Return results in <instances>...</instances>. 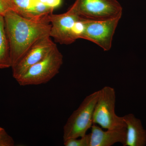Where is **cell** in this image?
Returning a JSON list of instances; mask_svg holds the SVG:
<instances>
[{
    "mask_svg": "<svg viewBox=\"0 0 146 146\" xmlns=\"http://www.w3.org/2000/svg\"><path fill=\"white\" fill-rule=\"evenodd\" d=\"M49 15L28 19L11 10L6 13L4 18L10 46L11 68L35 42L46 36H50L51 25Z\"/></svg>",
    "mask_w": 146,
    "mask_h": 146,
    "instance_id": "6da1fadb",
    "label": "cell"
},
{
    "mask_svg": "<svg viewBox=\"0 0 146 146\" xmlns=\"http://www.w3.org/2000/svg\"><path fill=\"white\" fill-rule=\"evenodd\" d=\"M63 63V55L56 45L44 58L31 67L16 81L23 86L47 83L59 73Z\"/></svg>",
    "mask_w": 146,
    "mask_h": 146,
    "instance_id": "7a4b0ae2",
    "label": "cell"
},
{
    "mask_svg": "<svg viewBox=\"0 0 146 146\" xmlns=\"http://www.w3.org/2000/svg\"><path fill=\"white\" fill-rule=\"evenodd\" d=\"M99 95V90L87 96L68 118L63 127V141L86 135L93 124V114Z\"/></svg>",
    "mask_w": 146,
    "mask_h": 146,
    "instance_id": "3957f363",
    "label": "cell"
},
{
    "mask_svg": "<svg viewBox=\"0 0 146 146\" xmlns=\"http://www.w3.org/2000/svg\"><path fill=\"white\" fill-rule=\"evenodd\" d=\"M115 102L116 94L114 88L106 86L99 90L93 114V124L99 125L107 129L126 127L122 117L115 113Z\"/></svg>",
    "mask_w": 146,
    "mask_h": 146,
    "instance_id": "277c9868",
    "label": "cell"
},
{
    "mask_svg": "<svg viewBox=\"0 0 146 146\" xmlns=\"http://www.w3.org/2000/svg\"><path fill=\"white\" fill-rule=\"evenodd\" d=\"M122 15L102 19H84V29L80 39L88 40L105 51L111 49L112 39Z\"/></svg>",
    "mask_w": 146,
    "mask_h": 146,
    "instance_id": "5b68a950",
    "label": "cell"
},
{
    "mask_svg": "<svg viewBox=\"0 0 146 146\" xmlns=\"http://www.w3.org/2000/svg\"><path fill=\"white\" fill-rule=\"evenodd\" d=\"M69 10L81 18L102 20L122 15L123 8L117 0H76Z\"/></svg>",
    "mask_w": 146,
    "mask_h": 146,
    "instance_id": "8992f818",
    "label": "cell"
},
{
    "mask_svg": "<svg viewBox=\"0 0 146 146\" xmlns=\"http://www.w3.org/2000/svg\"><path fill=\"white\" fill-rule=\"evenodd\" d=\"M81 18L69 9L62 14L50 13L49 15L51 25L50 37L60 44H72L77 40L74 33L75 25Z\"/></svg>",
    "mask_w": 146,
    "mask_h": 146,
    "instance_id": "52a82bcc",
    "label": "cell"
},
{
    "mask_svg": "<svg viewBox=\"0 0 146 146\" xmlns=\"http://www.w3.org/2000/svg\"><path fill=\"white\" fill-rule=\"evenodd\" d=\"M56 46L50 36L39 39L11 67L13 77L16 80L20 78L31 67L44 58Z\"/></svg>",
    "mask_w": 146,
    "mask_h": 146,
    "instance_id": "ba28073f",
    "label": "cell"
},
{
    "mask_svg": "<svg viewBox=\"0 0 146 146\" xmlns=\"http://www.w3.org/2000/svg\"><path fill=\"white\" fill-rule=\"evenodd\" d=\"M90 146H111L116 143L123 145L126 138V128L104 131L99 127H91Z\"/></svg>",
    "mask_w": 146,
    "mask_h": 146,
    "instance_id": "9c48e42d",
    "label": "cell"
},
{
    "mask_svg": "<svg viewBox=\"0 0 146 146\" xmlns=\"http://www.w3.org/2000/svg\"><path fill=\"white\" fill-rule=\"evenodd\" d=\"M126 128V138L123 146H145L146 145V130L141 120L132 114L122 117Z\"/></svg>",
    "mask_w": 146,
    "mask_h": 146,
    "instance_id": "30bf717a",
    "label": "cell"
},
{
    "mask_svg": "<svg viewBox=\"0 0 146 146\" xmlns=\"http://www.w3.org/2000/svg\"><path fill=\"white\" fill-rule=\"evenodd\" d=\"M11 67L10 46L6 32L4 18L0 15V69Z\"/></svg>",
    "mask_w": 146,
    "mask_h": 146,
    "instance_id": "8fae6325",
    "label": "cell"
},
{
    "mask_svg": "<svg viewBox=\"0 0 146 146\" xmlns=\"http://www.w3.org/2000/svg\"><path fill=\"white\" fill-rule=\"evenodd\" d=\"M6 1L10 10L25 18L28 19L35 18L32 13V7L35 2L32 0H6Z\"/></svg>",
    "mask_w": 146,
    "mask_h": 146,
    "instance_id": "7c38bea8",
    "label": "cell"
},
{
    "mask_svg": "<svg viewBox=\"0 0 146 146\" xmlns=\"http://www.w3.org/2000/svg\"><path fill=\"white\" fill-rule=\"evenodd\" d=\"M54 9L39 1H36L32 7V13L34 18H39L53 13Z\"/></svg>",
    "mask_w": 146,
    "mask_h": 146,
    "instance_id": "4fadbf2b",
    "label": "cell"
},
{
    "mask_svg": "<svg viewBox=\"0 0 146 146\" xmlns=\"http://www.w3.org/2000/svg\"><path fill=\"white\" fill-rule=\"evenodd\" d=\"M70 138L64 141L65 146H90L91 133L86 134L80 138Z\"/></svg>",
    "mask_w": 146,
    "mask_h": 146,
    "instance_id": "5bb4252c",
    "label": "cell"
},
{
    "mask_svg": "<svg viewBox=\"0 0 146 146\" xmlns=\"http://www.w3.org/2000/svg\"><path fill=\"white\" fill-rule=\"evenodd\" d=\"M13 138L9 135L4 129L0 127V146L14 145Z\"/></svg>",
    "mask_w": 146,
    "mask_h": 146,
    "instance_id": "9a60e30c",
    "label": "cell"
},
{
    "mask_svg": "<svg viewBox=\"0 0 146 146\" xmlns=\"http://www.w3.org/2000/svg\"><path fill=\"white\" fill-rule=\"evenodd\" d=\"M37 1L44 3L54 9L59 6L62 2L61 0H37Z\"/></svg>",
    "mask_w": 146,
    "mask_h": 146,
    "instance_id": "2e32d148",
    "label": "cell"
},
{
    "mask_svg": "<svg viewBox=\"0 0 146 146\" xmlns=\"http://www.w3.org/2000/svg\"><path fill=\"white\" fill-rule=\"evenodd\" d=\"M9 10H10L6 0H0V15L4 16Z\"/></svg>",
    "mask_w": 146,
    "mask_h": 146,
    "instance_id": "e0dca14e",
    "label": "cell"
},
{
    "mask_svg": "<svg viewBox=\"0 0 146 146\" xmlns=\"http://www.w3.org/2000/svg\"><path fill=\"white\" fill-rule=\"evenodd\" d=\"M32 1H33L35 2L36 1H37V0H32Z\"/></svg>",
    "mask_w": 146,
    "mask_h": 146,
    "instance_id": "ac0fdd59",
    "label": "cell"
}]
</instances>
